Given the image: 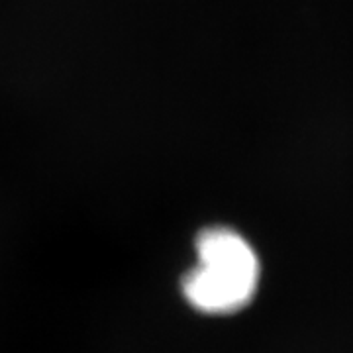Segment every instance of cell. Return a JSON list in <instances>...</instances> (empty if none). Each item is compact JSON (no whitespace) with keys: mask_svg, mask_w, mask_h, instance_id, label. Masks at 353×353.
I'll list each match as a JSON object with an SVG mask.
<instances>
[{"mask_svg":"<svg viewBox=\"0 0 353 353\" xmlns=\"http://www.w3.org/2000/svg\"><path fill=\"white\" fill-rule=\"evenodd\" d=\"M196 261L183 277L185 301L202 314L226 316L252 303L261 265L250 241L228 226H210L194 241Z\"/></svg>","mask_w":353,"mask_h":353,"instance_id":"1","label":"cell"}]
</instances>
